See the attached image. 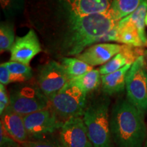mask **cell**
<instances>
[{
	"label": "cell",
	"instance_id": "30",
	"mask_svg": "<svg viewBox=\"0 0 147 147\" xmlns=\"http://www.w3.org/2000/svg\"><path fill=\"white\" fill-rule=\"evenodd\" d=\"M145 25L147 26V12H146V17H145Z\"/></svg>",
	"mask_w": 147,
	"mask_h": 147
},
{
	"label": "cell",
	"instance_id": "4",
	"mask_svg": "<svg viewBox=\"0 0 147 147\" xmlns=\"http://www.w3.org/2000/svg\"><path fill=\"white\" fill-rule=\"evenodd\" d=\"M51 107L62 122L83 116L87 108V94L68 82L63 89L49 97Z\"/></svg>",
	"mask_w": 147,
	"mask_h": 147
},
{
	"label": "cell",
	"instance_id": "12",
	"mask_svg": "<svg viewBox=\"0 0 147 147\" xmlns=\"http://www.w3.org/2000/svg\"><path fill=\"white\" fill-rule=\"evenodd\" d=\"M122 45L118 44L100 43L91 46L76 56V58L89 65H104L121 51Z\"/></svg>",
	"mask_w": 147,
	"mask_h": 147
},
{
	"label": "cell",
	"instance_id": "13",
	"mask_svg": "<svg viewBox=\"0 0 147 147\" xmlns=\"http://www.w3.org/2000/svg\"><path fill=\"white\" fill-rule=\"evenodd\" d=\"M1 123L6 131L16 142L23 143L29 138L23 116L15 113L10 106L1 115Z\"/></svg>",
	"mask_w": 147,
	"mask_h": 147
},
{
	"label": "cell",
	"instance_id": "11",
	"mask_svg": "<svg viewBox=\"0 0 147 147\" xmlns=\"http://www.w3.org/2000/svg\"><path fill=\"white\" fill-rule=\"evenodd\" d=\"M68 16L103 13L111 8V0H60Z\"/></svg>",
	"mask_w": 147,
	"mask_h": 147
},
{
	"label": "cell",
	"instance_id": "20",
	"mask_svg": "<svg viewBox=\"0 0 147 147\" xmlns=\"http://www.w3.org/2000/svg\"><path fill=\"white\" fill-rule=\"evenodd\" d=\"M147 12V0H143L141 4L133 13L127 16L136 27L142 41L147 47V38L145 33V17Z\"/></svg>",
	"mask_w": 147,
	"mask_h": 147
},
{
	"label": "cell",
	"instance_id": "7",
	"mask_svg": "<svg viewBox=\"0 0 147 147\" xmlns=\"http://www.w3.org/2000/svg\"><path fill=\"white\" fill-rule=\"evenodd\" d=\"M28 138L31 140L45 139L63 125L51 107L23 117Z\"/></svg>",
	"mask_w": 147,
	"mask_h": 147
},
{
	"label": "cell",
	"instance_id": "16",
	"mask_svg": "<svg viewBox=\"0 0 147 147\" xmlns=\"http://www.w3.org/2000/svg\"><path fill=\"white\" fill-rule=\"evenodd\" d=\"M101 76L100 69H93L81 76L71 79L69 82L87 95L100 87V82H102Z\"/></svg>",
	"mask_w": 147,
	"mask_h": 147
},
{
	"label": "cell",
	"instance_id": "19",
	"mask_svg": "<svg viewBox=\"0 0 147 147\" xmlns=\"http://www.w3.org/2000/svg\"><path fill=\"white\" fill-rule=\"evenodd\" d=\"M3 64L10 71L11 82H23L32 78V69L28 65L12 61Z\"/></svg>",
	"mask_w": 147,
	"mask_h": 147
},
{
	"label": "cell",
	"instance_id": "10",
	"mask_svg": "<svg viewBox=\"0 0 147 147\" xmlns=\"http://www.w3.org/2000/svg\"><path fill=\"white\" fill-rule=\"evenodd\" d=\"M39 40L33 29L27 34L17 37L10 50V61L28 65L36 55L41 52Z\"/></svg>",
	"mask_w": 147,
	"mask_h": 147
},
{
	"label": "cell",
	"instance_id": "31",
	"mask_svg": "<svg viewBox=\"0 0 147 147\" xmlns=\"http://www.w3.org/2000/svg\"><path fill=\"white\" fill-rule=\"evenodd\" d=\"M145 55H146V56H147V51H146V53H145Z\"/></svg>",
	"mask_w": 147,
	"mask_h": 147
},
{
	"label": "cell",
	"instance_id": "21",
	"mask_svg": "<svg viewBox=\"0 0 147 147\" xmlns=\"http://www.w3.org/2000/svg\"><path fill=\"white\" fill-rule=\"evenodd\" d=\"M14 42V32L12 24L1 22L0 25V51L1 53L10 51Z\"/></svg>",
	"mask_w": 147,
	"mask_h": 147
},
{
	"label": "cell",
	"instance_id": "27",
	"mask_svg": "<svg viewBox=\"0 0 147 147\" xmlns=\"http://www.w3.org/2000/svg\"><path fill=\"white\" fill-rule=\"evenodd\" d=\"M12 83L11 82V74L4 64L1 63L0 65V84L3 85Z\"/></svg>",
	"mask_w": 147,
	"mask_h": 147
},
{
	"label": "cell",
	"instance_id": "26",
	"mask_svg": "<svg viewBox=\"0 0 147 147\" xmlns=\"http://www.w3.org/2000/svg\"><path fill=\"white\" fill-rule=\"evenodd\" d=\"M10 105V96H8L5 85L0 84V115H2Z\"/></svg>",
	"mask_w": 147,
	"mask_h": 147
},
{
	"label": "cell",
	"instance_id": "25",
	"mask_svg": "<svg viewBox=\"0 0 147 147\" xmlns=\"http://www.w3.org/2000/svg\"><path fill=\"white\" fill-rule=\"evenodd\" d=\"M0 146L1 147H17L18 142L9 134L0 123Z\"/></svg>",
	"mask_w": 147,
	"mask_h": 147
},
{
	"label": "cell",
	"instance_id": "18",
	"mask_svg": "<svg viewBox=\"0 0 147 147\" xmlns=\"http://www.w3.org/2000/svg\"><path fill=\"white\" fill-rule=\"evenodd\" d=\"M143 0H112L111 9L117 21L127 17L136 10Z\"/></svg>",
	"mask_w": 147,
	"mask_h": 147
},
{
	"label": "cell",
	"instance_id": "32",
	"mask_svg": "<svg viewBox=\"0 0 147 147\" xmlns=\"http://www.w3.org/2000/svg\"><path fill=\"white\" fill-rule=\"evenodd\" d=\"M111 1H112V0H111Z\"/></svg>",
	"mask_w": 147,
	"mask_h": 147
},
{
	"label": "cell",
	"instance_id": "28",
	"mask_svg": "<svg viewBox=\"0 0 147 147\" xmlns=\"http://www.w3.org/2000/svg\"><path fill=\"white\" fill-rule=\"evenodd\" d=\"M144 57H145V59H146V73H147V56L146 55H144Z\"/></svg>",
	"mask_w": 147,
	"mask_h": 147
},
{
	"label": "cell",
	"instance_id": "9",
	"mask_svg": "<svg viewBox=\"0 0 147 147\" xmlns=\"http://www.w3.org/2000/svg\"><path fill=\"white\" fill-rule=\"evenodd\" d=\"M59 141L63 147H93L82 117L63 123L59 129Z\"/></svg>",
	"mask_w": 147,
	"mask_h": 147
},
{
	"label": "cell",
	"instance_id": "14",
	"mask_svg": "<svg viewBox=\"0 0 147 147\" xmlns=\"http://www.w3.org/2000/svg\"><path fill=\"white\" fill-rule=\"evenodd\" d=\"M132 64H127L123 67L106 75L101 76L102 87L106 95H113L122 93L125 89L126 76Z\"/></svg>",
	"mask_w": 147,
	"mask_h": 147
},
{
	"label": "cell",
	"instance_id": "24",
	"mask_svg": "<svg viewBox=\"0 0 147 147\" xmlns=\"http://www.w3.org/2000/svg\"><path fill=\"white\" fill-rule=\"evenodd\" d=\"M23 147H63L59 140L51 139H42L37 140H27L21 143Z\"/></svg>",
	"mask_w": 147,
	"mask_h": 147
},
{
	"label": "cell",
	"instance_id": "22",
	"mask_svg": "<svg viewBox=\"0 0 147 147\" xmlns=\"http://www.w3.org/2000/svg\"><path fill=\"white\" fill-rule=\"evenodd\" d=\"M127 64L131 63H130L127 57L121 51L115 57H113L109 61L100 67L99 69L101 75H106L119 70Z\"/></svg>",
	"mask_w": 147,
	"mask_h": 147
},
{
	"label": "cell",
	"instance_id": "2",
	"mask_svg": "<svg viewBox=\"0 0 147 147\" xmlns=\"http://www.w3.org/2000/svg\"><path fill=\"white\" fill-rule=\"evenodd\" d=\"M112 138L117 147H143L147 136L144 113L127 100L115 103L110 115Z\"/></svg>",
	"mask_w": 147,
	"mask_h": 147
},
{
	"label": "cell",
	"instance_id": "29",
	"mask_svg": "<svg viewBox=\"0 0 147 147\" xmlns=\"http://www.w3.org/2000/svg\"><path fill=\"white\" fill-rule=\"evenodd\" d=\"M143 147H147V136H146V140H145V142H144V146H143Z\"/></svg>",
	"mask_w": 147,
	"mask_h": 147
},
{
	"label": "cell",
	"instance_id": "8",
	"mask_svg": "<svg viewBox=\"0 0 147 147\" xmlns=\"http://www.w3.org/2000/svg\"><path fill=\"white\" fill-rule=\"evenodd\" d=\"M69 81L61 63L51 61L40 68L38 76V85L48 98L56 94Z\"/></svg>",
	"mask_w": 147,
	"mask_h": 147
},
{
	"label": "cell",
	"instance_id": "17",
	"mask_svg": "<svg viewBox=\"0 0 147 147\" xmlns=\"http://www.w3.org/2000/svg\"><path fill=\"white\" fill-rule=\"evenodd\" d=\"M61 63L63 66L69 80L93 69V67L77 58L63 57Z\"/></svg>",
	"mask_w": 147,
	"mask_h": 147
},
{
	"label": "cell",
	"instance_id": "5",
	"mask_svg": "<svg viewBox=\"0 0 147 147\" xmlns=\"http://www.w3.org/2000/svg\"><path fill=\"white\" fill-rule=\"evenodd\" d=\"M9 106L24 117L51 107V102L38 85L25 84L11 90Z\"/></svg>",
	"mask_w": 147,
	"mask_h": 147
},
{
	"label": "cell",
	"instance_id": "1",
	"mask_svg": "<svg viewBox=\"0 0 147 147\" xmlns=\"http://www.w3.org/2000/svg\"><path fill=\"white\" fill-rule=\"evenodd\" d=\"M61 40L62 53L77 56L86 48L100 42L119 24L111 9L103 13L68 16Z\"/></svg>",
	"mask_w": 147,
	"mask_h": 147
},
{
	"label": "cell",
	"instance_id": "15",
	"mask_svg": "<svg viewBox=\"0 0 147 147\" xmlns=\"http://www.w3.org/2000/svg\"><path fill=\"white\" fill-rule=\"evenodd\" d=\"M117 42L134 47H145L136 27L127 17L119 22Z\"/></svg>",
	"mask_w": 147,
	"mask_h": 147
},
{
	"label": "cell",
	"instance_id": "3",
	"mask_svg": "<svg viewBox=\"0 0 147 147\" xmlns=\"http://www.w3.org/2000/svg\"><path fill=\"white\" fill-rule=\"evenodd\" d=\"M109 106L106 95L99 97L88 104L82 116L93 147H113Z\"/></svg>",
	"mask_w": 147,
	"mask_h": 147
},
{
	"label": "cell",
	"instance_id": "23",
	"mask_svg": "<svg viewBox=\"0 0 147 147\" xmlns=\"http://www.w3.org/2000/svg\"><path fill=\"white\" fill-rule=\"evenodd\" d=\"M0 3L5 16L10 18L21 13L24 8L25 0H0Z\"/></svg>",
	"mask_w": 147,
	"mask_h": 147
},
{
	"label": "cell",
	"instance_id": "6",
	"mask_svg": "<svg viewBox=\"0 0 147 147\" xmlns=\"http://www.w3.org/2000/svg\"><path fill=\"white\" fill-rule=\"evenodd\" d=\"M127 100L143 113L147 112V73L144 55L131 65L126 76Z\"/></svg>",
	"mask_w": 147,
	"mask_h": 147
}]
</instances>
